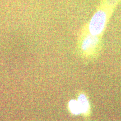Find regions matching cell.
<instances>
[{
  "label": "cell",
  "mask_w": 121,
  "mask_h": 121,
  "mask_svg": "<svg viewBox=\"0 0 121 121\" xmlns=\"http://www.w3.org/2000/svg\"><path fill=\"white\" fill-rule=\"evenodd\" d=\"M77 46L81 58L87 61L93 60L99 56L102 51V38L92 35L82 28L78 36Z\"/></svg>",
  "instance_id": "6da1fadb"
},
{
  "label": "cell",
  "mask_w": 121,
  "mask_h": 121,
  "mask_svg": "<svg viewBox=\"0 0 121 121\" xmlns=\"http://www.w3.org/2000/svg\"><path fill=\"white\" fill-rule=\"evenodd\" d=\"M121 0H102L89 22L96 29L105 30L112 13Z\"/></svg>",
  "instance_id": "7a4b0ae2"
},
{
  "label": "cell",
  "mask_w": 121,
  "mask_h": 121,
  "mask_svg": "<svg viewBox=\"0 0 121 121\" xmlns=\"http://www.w3.org/2000/svg\"><path fill=\"white\" fill-rule=\"evenodd\" d=\"M80 107L81 114L85 117H88L91 114V104L86 94L81 91L78 93L77 99Z\"/></svg>",
  "instance_id": "3957f363"
},
{
  "label": "cell",
  "mask_w": 121,
  "mask_h": 121,
  "mask_svg": "<svg viewBox=\"0 0 121 121\" xmlns=\"http://www.w3.org/2000/svg\"><path fill=\"white\" fill-rule=\"evenodd\" d=\"M68 107H69V110L72 114L78 115L81 114L80 107L77 100H71L68 104Z\"/></svg>",
  "instance_id": "277c9868"
}]
</instances>
